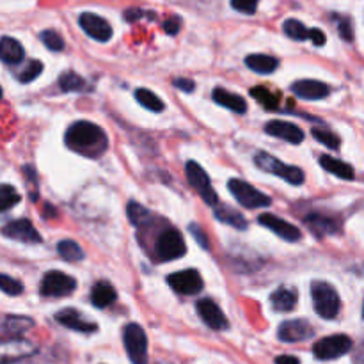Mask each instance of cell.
I'll return each instance as SVG.
<instances>
[{"instance_id": "cell-32", "label": "cell", "mask_w": 364, "mask_h": 364, "mask_svg": "<svg viewBox=\"0 0 364 364\" xmlns=\"http://www.w3.org/2000/svg\"><path fill=\"white\" fill-rule=\"evenodd\" d=\"M251 96L269 110H276L277 107H279V98H277V95H274L270 89L263 87V85H256V87H252Z\"/></svg>"}, {"instance_id": "cell-39", "label": "cell", "mask_w": 364, "mask_h": 364, "mask_svg": "<svg viewBox=\"0 0 364 364\" xmlns=\"http://www.w3.org/2000/svg\"><path fill=\"white\" fill-rule=\"evenodd\" d=\"M258 4L259 0H231V7L244 14H255L258 9Z\"/></svg>"}, {"instance_id": "cell-6", "label": "cell", "mask_w": 364, "mask_h": 364, "mask_svg": "<svg viewBox=\"0 0 364 364\" xmlns=\"http://www.w3.org/2000/svg\"><path fill=\"white\" fill-rule=\"evenodd\" d=\"M123 341L132 364H148V338L137 323H128L123 329Z\"/></svg>"}, {"instance_id": "cell-10", "label": "cell", "mask_w": 364, "mask_h": 364, "mask_svg": "<svg viewBox=\"0 0 364 364\" xmlns=\"http://www.w3.org/2000/svg\"><path fill=\"white\" fill-rule=\"evenodd\" d=\"M167 284L180 295H198L203 290V277L196 269H187L167 276Z\"/></svg>"}, {"instance_id": "cell-22", "label": "cell", "mask_w": 364, "mask_h": 364, "mask_svg": "<svg viewBox=\"0 0 364 364\" xmlns=\"http://www.w3.org/2000/svg\"><path fill=\"white\" fill-rule=\"evenodd\" d=\"M117 294L114 290L112 284H109L107 281H98V283L92 287L91 290V302L95 308H109L112 302H116Z\"/></svg>"}, {"instance_id": "cell-25", "label": "cell", "mask_w": 364, "mask_h": 364, "mask_svg": "<svg viewBox=\"0 0 364 364\" xmlns=\"http://www.w3.org/2000/svg\"><path fill=\"white\" fill-rule=\"evenodd\" d=\"M320 166L327 171V173L334 174V176L341 178V180H354V169L350 164L341 162V160L334 159L331 155L320 156Z\"/></svg>"}, {"instance_id": "cell-21", "label": "cell", "mask_w": 364, "mask_h": 364, "mask_svg": "<svg viewBox=\"0 0 364 364\" xmlns=\"http://www.w3.org/2000/svg\"><path fill=\"white\" fill-rule=\"evenodd\" d=\"M212 98H213V102L219 103L220 107H226V109L233 110V112H237V114L247 112V102H245L240 95H235V92L226 91V89L217 87V89H213Z\"/></svg>"}, {"instance_id": "cell-35", "label": "cell", "mask_w": 364, "mask_h": 364, "mask_svg": "<svg viewBox=\"0 0 364 364\" xmlns=\"http://www.w3.org/2000/svg\"><path fill=\"white\" fill-rule=\"evenodd\" d=\"M311 134H313V137L320 142V144L327 146L329 149H338L341 146V139L338 137L334 132L322 130V128H313Z\"/></svg>"}, {"instance_id": "cell-28", "label": "cell", "mask_w": 364, "mask_h": 364, "mask_svg": "<svg viewBox=\"0 0 364 364\" xmlns=\"http://www.w3.org/2000/svg\"><path fill=\"white\" fill-rule=\"evenodd\" d=\"M59 87L63 89L64 92H78L85 91L87 82H85L80 75L75 73V71H64L59 77Z\"/></svg>"}, {"instance_id": "cell-42", "label": "cell", "mask_w": 364, "mask_h": 364, "mask_svg": "<svg viewBox=\"0 0 364 364\" xmlns=\"http://www.w3.org/2000/svg\"><path fill=\"white\" fill-rule=\"evenodd\" d=\"M181 28V18L180 16H173L169 20L164 21V31L171 36H176Z\"/></svg>"}, {"instance_id": "cell-45", "label": "cell", "mask_w": 364, "mask_h": 364, "mask_svg": "<svg viewBox=\"0 0 364 364\" xmlns=\"http://www.w3.org/2000/svg\"><path fill=\"white\" fill-rule=\"evenodd\" d=\"M144 11H141V9H128V11H124V18H127V21H135L137 20V18H142L144 16Z\"/></svg>"}, {"instance_id": "cell-7", "label": "cell", "mask_w": 364, "mask_h": 364, "mask_svg": "<svg viewBox=\"0 0 364 364\" xmlns=\"http://www.w3.org/2000/svg\"><path fill=\"white\" fill-rule=\"evenodd\" d=\"M75 288H77V281L73 277L64 272H59V270H50V272L43 276L39 294H41V297L63 299L73 294Z\"/></svg>"}, {"instance_id": "cell-31", "label": "cell", "mask_w": 364, "mask_h": 364, "mask_svg": "<svg viewBox=\"0 0 364 364\" xmlns=\"http://www.w3.org/2000/svg\"><path fill=\"white\" fill-rule=\"evenodd\" d=\"M283 31L288 38L295 39V41H304V39H311V28L306 27L302 21L299 20H287L283 23Z\"/></svg>"}, {"instance_id": "cell-27", "label": "cell", "mask_w": 364, "mask_h": 364, "mask_svg": "<svg viewBox=\"0 0 364 364\" xmlns=\"http://www.w3.org/2000/svg\"><path fill=\"white\" fill-rule=\"evenodd\" d=\"M213 215H215V219L219 220V223L228 224V226L235 228V230H247V219H245L240 212L230 208V206H217V208L213 210Z\"/></svg>"}, {"instance_id": "cell-44", "label": "cell", "mask_w": 364, "mask_h": 364, "mask_svg": "<svg viewBox=\"0 0 364 364\" xmlns=\"http://www.w3.org/2000/svg\"><path fill=\"white\" fill-rule=\"evenodd\" d=\"M311 41H313V45L323 46L326 45V34H323L320 28H311Z\"/></svg>"}, {"instance_id": "cell-43", "label": "cell", "mask_w": 364, "mask_h": 364, "mask_svg": "<svg viewBox=\"0 0 364 364\" xmlns=\"http://www.w3.org/2000/svg\"><path fill=\"white\" fill-rule=\"evenodd\" d=\"M173 85L176 89H180V91H185V92H192L196 89V84L191 80V78H174Z\"/></svg>"}, {"instance_id": "cell-14", "label": "cell", "mask_w": 364, "mask_h": 364, "mask_svg": "<svg viewBox=\"0 0 364 364\" xmlns=\"http://www.w3.org/2000/svg\"><path fill=\"white\" fill-rule=\"evenodd\" d=\"M258 223L262 224V226H265L267 230L274 231L277 237L283 238V240L287 242H299L302 237L299 228H295L294 224L287 223V220L279 219V217L272 215V213H262V215L258 217Z\"/></svg>"}, {"instance_id": "cell-12", "label": "cell", "mask_w": 364, "mask_h": 364, "mask_svg": "<svg viewBox=\"0 0 364 364\" xmlns=\"http://www.w3.org/2000/svg\"><path fill=\"white\" fill-rule=\"evenodd\" d=\"M80 28L89 36V38L96 39L100 43H107L112 38V27L105 18L98 16L95 13H82L78 18Z\"/></svg>"}, {"instance_id": "cell-15", "label": "cell", "mask_w": 364, "mask_h": 364, "mask_svg": "<svg viewBox=\"0 0 364 364\" xmlns=\"http://www.w3.org/2000/svg\"><path fill=\"white\" fill-rule=\"evenodd\" d=\"M196 309H198L199 316L203 318V322L213 331H226L230 327V322L224 316L223 309L212 301V299H201V301L196 304Z\"/></svg>"}, {"instance_id": "cell-38", "label": "cell", "mask_w": 364, "mask_h": 364, "mask_svg": "<svg viewBox=\"0 0 364 364\" xmlns=\"http://www.w3.org/2000/svg\"><path fill=\"white\" fill-rule=\"evenodd\" d=\"M0 288H2L4 294H7V295H20L21 291H23V287H21L20 281L6 276V274L0 277Z\"/></svg>"}, {"instance_id": "cell-11", "label": "cell", "mask_w": 364, "mask_h": 364, "mask_svg": "<svg viewBox=\"0 0 364 364\" xmlns=\"http://www.w3.org/2000/svg\"><path fill=\"white\" fill-rule=\"evenodd\" d=\"M315 336V329L308 320H287L277 329V338L284 343H301Z\"/></svg>"}, {"instance_id": "cell-36", "label": "cell", "mask_w": 364, "mask_h": 364, "mask_svg": "<svg viewBox=\"0 0 364 364\" xmlns=\"http://www.w3.org/2000/svg\"><path fill=\"white\" fill-rule=\"evenodd\" d=\"M39 38H41L43 45H45L48 50H52V52H63L64 50V39L59 32L43 31L41 34H39Z\"/></svg>"}, {"instance_id": "cell-29", "label": "cell", "mask_w": 364, "mask_h": 364, "mask_svg": "<svg viewBox=\"0 0 364 364\" xmlns=\"http://www.w3.org/2000/svg\"><path fill=\"white\" fill-rule=\"evenodd\" d=\"M57 252L60 255V258L66 259V262H82L85 258V252L77 242L73 240H63L57 244Z\"/></svg>"}, {"instance_id": "cell-8", "label": "cell", "mask_w": 364, "mask_h": 364, "mask_svg": "<svg viewBox=\"0 0 364 364\" xmlns=\"http://www.w3.org/2000/svg\"><path fill=\"white\" fill-rule=\"evenodd\" d=\"M185 174H187V180L188 183H191V187L201 196L203 201H205L206 205H219V198H217V192L213 191L212 183H210V176L198 162H192V160L187 162V166H185Z\"/></svg>"}, {"instance_id": "cell-1", "label": "cell", "mask_w": 364, "mask_h": 364, "mask_svg": "<svg viewBox=\"0 0 364 364\" xmlns=\"http://www.w3.org/2000/svg\"><path fill=\"white\" fill-rule=\"evenodd\" d=\"M68 148L85 156H98L107 149V134L91 121H77L64 135Z\"/></svg>"}, {"instance_id": "cell-5", "label": "cell", "mask_w": 364, "mask_h": 364, "mask_svg": "<svg viewBox=\"0 0 364 364\" xmlns=\"http://www.w3.org/2000/svg\"><path fill=\"white\" fill-rule=\"evenodd\" d=\"M156 258L160 262H173V259H180L181 256L187 252V245H185L183 235L176 230V228H166L162 233L159 235L155 244Z\"/></svg>"}, {"instance_id": "cell-2", "label": "cell", "mask_w": 364, "mask_h": 364, "mask_svg": "<svg viewBox=\"0 0 364 364\" xmlns=\"http://www.w3.org/2000/svg\"><path fill=\"white\" fill-rule=\"evenodd\" d=\"M255 164L262 171L270 174H276V176L287 180L290 185H302L306 180V174L301 167L297 166H288V164H283L279 159H276L274 155L267 151H259L255 155Z\"/></svg>"}, {"instance_id": "cell-20", "label": "cell", "mask_w": 364, "mask_h": 364, "mask_svg": "<svg viewBox=\"0 0 364 364\" xmlns=\"http://www.w3.org/2000/svg\"><path fill=\"white\" fill-rule=\"evenodd\" d=\"M291 92L302 100H323L331 95V87L320 80H299L291 84Z\"/></svg>"}, {"instance_id": "cell-46", "label": "cell", "mask_w": 364, "mask_h": 364, "mask_svg": "<svg viewBox=\"0 0 364 364\" xmlns=\"http://www.w3.org/2000/svg\"><path fill=\"white\" fill-rule=\"evenodd\" d=\"M276 364H301V361L297 358H294V355H279L276 359Z\"/></svg>"}, {"instance_id": "cell-24", "label": "cell", "mask_w": 364, "mask_h": 364, "mask_svg": "<svg viewBox=\"0 0 364 364\" xmlns=\"http://www.w3.org/2000/svg\"><path fill=\"white\" fill-rule=\"evenodd\" d=\"M23 57L25 50L20 45V41L9 38V36H4L2 41H0V59L6 64H18Z\"/></svg>"}, {"instance_id": "cell-40", "label": "cell", "mask_w": 364, "mask_h": 364, "mask_svg": "<svg viewBox=\"0 0 364 364\" xmlns=\"http://www.w3.org/2000/svg\"><path fill=\"white\" fill-rule=\"evenodd\" d=\"M338 32H340V36L345 39V41H352V39H354L352 23H350V20H348L347 16H343V18H340V20H338Z\"/></svg>"}, {"instance_id": "cell-16", "label": "cell", "mask_w": 364, "mask_h": 364, "mask_svg": "<svg viewBox=\"0 0 364 364\" xmlns=\"http://www.w3.org/2000/svg\"><path fill=\"white\" fill-rule=\"evenodd\" d=\"M265 132L269 135H272V137L290 142V144H301L304 141V132H302V128L294 123H288V121H270V123L265 124Z\"/></svg>"}, {"instance_id": "cell-47", "label": "cell", "mask_w": 364, "mask_h": 364, "mask_svg": "<svg viewBox=\"0 0 364 364\" xmlns=\"http://www.w3.org/2000/svg\"><path fill=\"white\" fill-rule=\"evenodd\" d=\"M354 364H364V345H361L354 358Z\"/></svg>"}, {"instance_id": "cell-3", "label": "cell", "mask_w": 364, "mask_h": 364, "mask_svg": "<svg viewBox=\"0 0 364 364\" xmlns=\"http://www.w3.org/2000/svg\"><path fill=\"white\" fill-rule=\"evenodd\" d=\"M311 297L313 304H315L316 313L322 318L333 320L336 318L340 313V295H338L336 288L333 284L326 283V281H315L311 284Z\"/></svg>"}, {"instance_id": "cell-4", "label": "cell", "mask_w": 364, "mask_h": 364, "mask_svg": "<svg viewBox=\"0 0 364 364\" xmlns=\"http://www.w3.org/2000/svg\"><path fill=\"white\" fill-rule=\"evenodd\" d=\"M228 188L233 194V198L240 203L244 208H267V206L272 205V199L267 194H263L262 191H258L256 187H252L251 183L244 180H238V178H233V180L228 181Z\"/></svg>"}, {"instance_id": "cell-48", "label": "cell", "mask_w": 364, "mask_h": 364, "mask_svg": "<svg viewBox=\"0 0 364 364\" xmlns=\"http://www.w3.org/2000/svg\"><path fill=\"white\" fill-rule=\"evenodd\" d=\"M363 316H364V306H363Z\"/></svg>"}, {"instance_id": "cell-26", "label": "cell", "mask_w": 364, "mask_h": 364, "mask_svg": "<svg viewBox=\"0 0 364 364\" xmlns=\"http://www.w3.org/2000/svg\"><path fill=\"white\" fill-rule=\"evenodd\" d=\"M297 304V294L290 288H279L270 295V306L277 313H288Z\"/></svg>"}, {"instance_id": "cell-13", "label": "cell", "mask_w": 364, "mask_h": 364, "mask_svg": "<svg viewBox=\"0 0 364 364\" xmlns=\"http://www.w3.org/2000/svg\"><path fill=\"white\" fill-rule=\"evenodd\" d=\"M4 237L11 238V240H18L23 242V244H41L43 238L41 235L38 233L34 226H32L31 220L27 219H18V220H11L4 226L2 230Z\"/></svg>"}, {"instance_id": "cell-17", "label": "cell", "mask_w": 364, "mask_h": 364, "mask_svg": "<svg viewBox=\"0 0 364 364\" xmlns=\"http://www.w3.org/2000/svg\"><path fill=\"white\" fill-rule=\"evenodd\" d=\"M55 320L60 323V326L66 327V329L77 331V333L89 334V333H95V331L98 329V326H96L95 322L85 320L75 308L60 309V311L55 315Z\"/></svg>"}, {"instance_id": "cell-30", "label": "cell", "mask_w": 364, "mask_h": 364, "mask_svg": "<svg viewBox=\"0 0 364 364\" xmlns=\"http://www.w3.org/2000/svg\"><path fill=\"white\" fill-rule=\"evenodd\" d=\"M135 98H137V102L141 103L144 109L151 110V112H162V110L166 109L162 100H160L155 92L149 91V89H137V91H135Z\"/></svg>"}, {"instance_id": "cell-18", "label": "cell", "mask_w": 364, "mask_h": 364, "mask_svg": "<svg viewBox=\"0 0 364 364\" xmlns=\"http://www.w3.org/2000/svg\"><path fill=\"white\" fill-rule=\"evenodd\" d=\"M304 223L308 224L309 231L315 233L318 238L329 237V235H336L340 233L341 224L338 223L334 217L326 215V213H318V212H311L308 217L304 219Z\"/></svg>"}, {"instance_id": "cell-23", "label": "cell", "mask_w": 364, "mask_h": 364, "mask_svg": "<svg viewBox=\"0 0 364 364\" xmlns=\"http://www.w3.org/2000/svg\"><path fill=\"white\" fill-rule=\"evenodd\" d=\"M249 70H252L255 73L259 75H270L277 70L279 66V60L272 55H265V53H252L245 59Z\"/></svg>"}, {"instance_id": "cell-37", "label": "cell", "mask_w": 364, "mask_h": 364, "mask_svg": "<svg viewBox=\"0 0 364 364\" xmlns=\"http://www.w3.org/2000/svg\"><path fill=\"white\" fill-rule=\"evenodd\" d=\"M41 71H43V64L39 63V60H31V63L23 68V71L18 75V80H20L21 84H28V82L36 80V78L41 75Z\"/></svg>"}, {"instance_id": "cell-9", "label": "cell", "mask_w": 364, "mask_h": 364, "mask_svg": "<svg viewBox=\"0 0 364 364\" xmlns=\"http://www.w3.org/2000/svg\"><path fill=\"white\" fill-rule=\"evenodd\" d=\"M352 350V340L347 334H333V336L322 338L313 345V354L322 361H331Z\"/></svg>"}, {"instance_id": "cell-41", "label": "cell", "mask_w": 364, "mask_h": 364, "mask_svg": "<svg viewBox=\"0 0 364 364\" xmlns=\"http://www.w3.org/2000/svg\"><path fill=\"white\" fill-rule=\"evenodd\" d=\"M188 231H191V233L194 235L196 242H198V244L201 245L203 249H208L210 247V245H208V238H206V235L203 233V230L198 226V224H191V226H188Z\"/></svg>"}, {"instance_id": "cell-19", "label": "cell", "mask_w": 364, "mask_h": 364, "mask_svg": "<svg viewBox=\"0 0 364 364\" xmlns=\"http://www.w3.org/2000/svg\"><path fill=\"white\" fill-rule=\"evenodd\" d=\"M34 327V320L27 318V316H14V315H6L2 322V338L4 343H7L9 340L18 341L25 333Z\"/></svg>"}, {"instance_id": "cell-33", "label": "cell", "mask_w": 364, "mask_h": 364, "mask_svg": "<svg viewBox=\"0 0 364 364\" xmlns=\"http://www.w3.org/2000/svg\"><path fill=\"white\" fill-rule=\"evenodd\" d=\"M127 213H128V219H130V223L137 228L146 226V224L153 219L151 213H149V210L144 208V206L139 205V203H135V201L128 203Z\"/></svg>"}, {"instance_id": "cell-34", "label": "cell", "mask_w": 364, "mask_h": 364, "mask_svg": "<svg viewBox=\"0 0 364 364\" xmlns=\"http://www.w3.org/2000/svg\"><path fill=\"white\" fill-rule=\"evenodd\" d=\"M18 203H20V194L14 191V187L4 183L0 187V212H7V210L13 208Z\"/></svg>"}]
</instances>
